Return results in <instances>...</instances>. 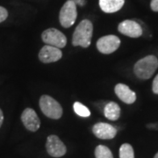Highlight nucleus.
Masks as SVG:
<instances>
[{
  "label": "nucleus",
  "mask_w": 158,
  "mask_h": 158,
  "mask_svg": "<svg viewBox=\"0 0 158 158\" xmlns=\"http://www.w3.org/2000/svg\"><path fill=\"white\" fill-rule=\"evenodd\" d=\"M119 158H135L133 147L128 143H124L119 148Z\"/></svg>",
  "instance_id": "15"
},
{
  "label": "nucleus",
  "mask_w": 158,
  "mask_h": 158,
  "mask_svg": "<svg viewBox=\"0 0 158 158\" xmlns=\"http://www.w3.org/2000/svg\"><path fill=\"white\" fill-rule=\"evenodd\" d=\"M118 32L131 38H138L142 34L141 27L134 20H124L118 25Z\"/></svg>",
  "instance_id": "9"
},
{
  "label": "nucleus",
  "mask_w": 158,
  "mask_h": 158,
  "mask_svg": "<svg viewBox=\"0 0 158 158\" xmlns=\"http://www.w3.org/2000/svg\"><path fill=\"white\" fill-rule=\"evenodd\" d=\"M125 0H99L101 10L106 13H113L119 11L124 6Z\"/></svg>",
  "instance_id": "13"
},
{
  "label": "nucleus",
  "mask_w": 158,
  "mask_h": 158,
  "mask_svg": "<svg viewBox=\"0 0 158 158\" xmlns=\"http://www.w3.org/2000/svg\"><path fill=\"white\" fill-rule=\"evenodd\" d=\"M21 120L26 128L31 132H35L40 127V120L34 109L27 108L21 114Z\"/></svg>",
  "instance_id": "8"
},
{
  "label": "nucleus",
  "mask_w": 158,
  "mask_h": 158,
  "mask_svg": "<svg viewBox=\"0 0 158 158\" xmlns=\"http://www.w3.org/2000/svg\"><path fill=\"white\" fill-rule=\"evenodd\" d=\"M105 116L110 120H117L120 116V107L115 102H109L104 109Z\"/></svg>",
  "instance_id": "14"
},
{
  "label": "nucleus",
  "mask_w": 158,
  "mask_h": 158,
  "mask_svg": "<svg viewBox=\"0 0 158 158\" xmlns=\"http://www.w3.org/2000/svg\"><path fill=\"white\" fill-rule=\"evenodd\" d=\"M114 91L118 98L126 104H133L136 100V94L127 85L118 84L114 88Z\"/></svg>",
  "instance_id": "12"
},
{
  "label": "nucleus",
  "mask_w": 158,
  "mask_h": 158,
  "mask_svg": "<svg viewBox=\"0 0 158 158\" xmlns=\"http://www.w3.org/2000/svg\"><path fill=\"white\" fill-rule=\"evenodd\" d=\"M152 90L155 94H158V75H156V77L153 81Z\"/></svg>",
  "instance_id": "19"
},
{
  "label": "nucleus",
  "mask_w": 158,
  "mask_h": 158,
  "mask_svg": "<svg viewBox=\"0 0 158 158\" xmlns=\"http://www.w3.org/2000/svg\"><path fill=\"white\" fill-rule=\"evenodd\" d=\"M7 17H8V12L6 11V9L0 6V23L5 21Z\"/></svg>",
  "instance_id": "18"
},
{
  "label": "nucleus",
  "mask_w": 158,
  "mask_h": 158,
  "mask_svg": "<svg viewBox=\"0 0 158 158\" xmlns=\"http://www.w3.org/2000/svg\"><path fill=\"white\" fill-rule=\"evenodd\" d=\"M3 121H4V114H3L2 110L0 109V127H1V126L3 124Z\"/></svg>",
  "instance_id": "21"
},
{
  "label": "nucleus",
  "mask_w": 158,
  "mask_h": 158,
  "mask_svg": "<svg viewBox=\"0 0 158 158\" xmlns=\"http://www.w3.org/2000/svg\"><path fill=\"white\" fill-rule=\"evenodd\" d=\"M77 16V11L76 4L73 1L69 0L63 5L60 11L59 20L63 27L68 28L76 22Z\"/></svg>",
  "instance_id": "4"
},
{
  "label": "nucleus",
  "mask_w": 158,
  "mask_h": 158,
  "mask_svg": "<svg viewBox=\"0 0 158 158\" xmlns=\"http://www.w3.org/2000/svg\"><path fill=\"white\" fill-rule=\"evenodd\" d=\"M93 33L92 23L88 19H84L79 23L75 29L72 38L73 46H81L83 48H88L91 42V37Z\"/></svg>",
  "instance_id": "1"
},
{
  "label": "nucleus",
  "mask_w": 158,
  "mask_h": 158,
  "mask_svg": "<svg viewBox=\"0 0 158 158\" xmlns=\"http://www.w3.org/2000/svg\"><path fill=\"white\" fill-rule=\"evenodd\" d=\"M120 45V40L115 35H106L101 37L97 41V48L102 54H112Z\"/></svg>",
  "instance_id": "6"
},
{
  "label": "nucleus",
  "mask_w": 158,
  "mask_h": 158,
  "mask_svg": "<svg viewBox=\"0 0 158 158\" xmlns=\"http://www.w3.org/2000/svg\"><path fill=\"white\" fill-rule=\"evenodd\" d=\"M158 68V59L155 56H148L136 62L134 71L137 77L141 79L150 78Z\"/></svg>",
  "instance_id": "2"
},
{
  "label": "nucleus",
  "mask_w": 158,
  "mask_h": 158,
  "mask_svg": "<svg viewBox=\"0 0 158 158\" xmlns=\"http://www.w3.org/2000/svg\"><path fill=\"white\" fill-rule=\"evenodd\" d=\"M150 7L154 11H158V0H151Z\"/></svg>",
  "instance_id": "20"
},
{
  "label": "nucleus",
  "mask_w": 158,
  "mask_h": 158,
  "mask_svg": "<svg viewBox=\"0 0 158 158\" xmlns=\"http://www.w3.org/2000/svg\"><path fill=\"white\" fill-rule=\"evenodd\" d=\"M42 40L46 45H50L58 48H62L66 46L67 38L62 32L56 28H49L45 30L41 34Z\"/></svg>",
  "instance_id": "5"
},
{
  "label": "nucleus",
  "mask_w": 158,
  "mask_h": 158,
  "mask_svg": "<svg viewBox=\"0 0 158 158\" xmlns=\"http://www.w3.org/2000/svg\"><path fill=\"white\" fill-rule=\"evenodd\" d=\"M73 109L75 113L81 117H89L90 115V110L84 106L83 104H81L80 102H75L73 105Z\"/></svg>",
  "instance_id": "17"
},
{
  "label": "nucleus",
  "mask_w": 158,
  "mask_h": 158,
  "mask_svg": "<svg viewBox=\"0 0 158 158\" xmlns=\"http://www.w3.org/2000/svg\"><path fill=\"white\" fill-rule=\"evenodd\" d=\"M154 158H158V153H156V155L155 156V157Z\"/></svg>",
  "instance_id": "22"
},
{
  "label": "nucleus",
  "mask_w": 158,
  "mask_h": 158,
  "mask_svg": "<svg viewBox=\"0 0 158 158\" xmlns=\"http://www.w3.org/2000/svg\"><path fill=\"white\" fill-rule=\"evenodd\" d=\"M95 156L96 158H113L111 150L106 146L98 145L95 149Z\"/></svg>",
  "instance_id": "16"
},
{
  "label": "nucleus",
  "mask_w": 158,
  "mask_h": 158,
  "mask_svg": "<svg viewBox=\"0 0 158 158\" xmlns=\"http://www.w3.org/2000/svg\"><path fill=\"white\" fill-rule=\"evenodd\" d=\"M62 56V53L60 48L50 45L44 46L39 53V59L44 63L57 62Z\"/></svg>",
  "instance_id": "10"
},
{
  "label": "nucleus",
  "mask_w": 158,
  "mask_h": 158,
  "mask_svg": "<svg viewBox=\"0 0 158 158\" xmlns=\"http://www.w3.org/2000/svg\"><path fill=\"white\" fill-rule=\"evenodd\" d=\"M46 148L48 153L53 157H61L67 152L65 145L56 135H49L48 137Z\"/></svg>",
  "instance_id": "7"
},
{
  "label": "nucleus",
  "mask_w": 158,
  "mask_h": 158,
  "mask_svg": "<svg viewBox=\"0 0 158 158\" xmlns=\"http://www.w3.org/2000/svg\"><path fill=\"white\" fill-rule=\"evenodd\" d=\"M92 132L96 137L102 139V140H109L113 139L117 135V129L112 125L99 122L93 126Z\"/></svg>",
  "instance_id": "11"
},
{
  "label": "nucleus",
  "mask_w": 158,
  "mask_h": 158,
  "mask_svg": "<svg viewBox=\"0 0 158 158\" xmlns=\"http://www.w3.org/2000/svg\"><path fill=\"white\" fill-rule=\"evenodd\" d=\"M40 107L47 117L58 119L62 117V108L58 102L48 95H43L40 99Z\"/></svg>",
  "instance_id": "3"
}]
</instances>
